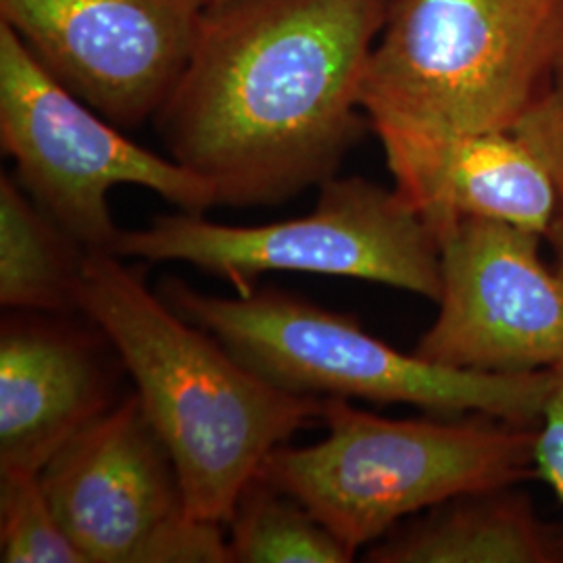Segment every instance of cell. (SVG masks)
<instances>
[{
	"instance_id": "cell-1",
	"label": "cell",
	"mask_w": 563,
	"mask_h": 563,
	"mask_svg": "<svg viewBox=\"0 0 563 563\" xmlns=\"http://www.w3.org/2000/svg\"><path fill=\"white\" fill-rule=\"evenodd\" d=\"M390 0H207L155 115L218 205H278L332 180L362 136L367 60ZM363 111V109H362Z\"/></svg>"
},
{
	"instance_id": "cell-2",
	"label": "cell",
	"mask_w": 563,
	"mask_h": 563,
	"mask_svg": "<svg viewBox=\"0 0 563 563\" xmlns=\"http://www.w3.org/2000/svg\"><path fill=\"white\" fill-rule=\"evenodd\" d=\"M80 313L132 376L178 467L188 511L199 520L228 526L265 457L322 420L325 399L263 378L109 251L86 253Z\"/></svg>"
},
{
	"instance_id": "cell-3",
	"label": "cell",
	"mask_w": 563,
	"mask_h": 563,
	"mask_svg": "<svg viewBox=\"0 0 563 563\" xmlns=\"http://www.w3.org/2000/svg\"><path fill=\"white\" fill-rule=\"evenodd\" d=\"M325 439L280 444L257 476L307 505L357 555L407 516L455 497L537 476L539 426L476 416L472 420H390L323 402Z\"/></svg>"
},
{
	"instance_id": "cell-4",
	"label": "cell",
	"mask_w": 563,
	"mask_h": 563,
	"mask_svg": "<svg viewBox=\"0 0 563 563\" xmlns=\"http://www.w3.org/2000/svg\"><path fill=\"white\" fill-rule=\"evenodd\" d=\"M163 301L241 362L295 395L407 402L437 413H481L539 426L553 372L481 374L402 353L349 316L280 290L216 297L163 282Z\"/></svg>"
},
{
	"instance_id": "cell-5",
	"label": "cell",
	"mask_w": 563,
	"mask_h": 563,
	"mask_svg": "<svg viewBox=\"0 0 563 563\" xmlns=\"http://www.w3.org/2000/svg\"><path fill=\"white\" fill-rule=\"evenodd\" d=\"M563 53V0H390L367 60L369 125L514 132Z\"/></svg>"
},
{
	"instance_id": "cell-6",
	"label": "cell",
	"mask_w": 563,
	"mask_h": 563,
	"mask_svg": "<svg viewBox=\"0 0 563 563\" xmlns=\"http://www.w3.org/2000/svg\"><path fill=\"white\" fill-rule=\"evenodd\" d=\"M113 255L180 262L251 295L269 272L376 282L430 301L441 297L439 242L422 216L393 188L360 176L320 186L309 216L263 225H223L205 216H162L121 230Z\"/></svg>"
},
{
	"instance_id": "cell-7",
	"label": "cell",
	"mask_w": 563,
	"mask_h": 563,
	"mask_svg": "<svg viewBox=\"0 0 563 563\" xmlns=\"http://www.w3.org/2000/svg\"><path fill=\"white\" fill-rule=\"evenodd\" d=\"M0 142L21 188L86 251L113 253L120 228L109 192L132 184L184 213L216 207L207 181L174 159L125 139L63 86L0 21Z\"/></svg>"
},
{
	"instance_id": "cell-8",
	"label": "cell",
	"mask_w": 563,
	"mask_h": 563,
	"mask_svg": "<svg viewBox=\"0 0 563 563\" xmlns=\"http://www.w3.org/2000/svg\"><path fill=\"white\" fill-rule=\"evenodd\" d=\"M41 484L88 563H232L225 526L188 511L178 467L136 393L63 444Z\"/></svg>"
},
{
	"instance_id": "cell-9",
	"label": "cell",
	"mask_w": 563,
	"mask_h": 563,
	"mask_svg": "<svg viewBox=\"0 0 563 563\" xmlns=\"http://www.w3.org/2000/svg\"><path fill=\"white\" fill-rule=\"evenodd\" d=\"M439 316L416 353L481 372L530 374L563 360V276L541 257V234L460 218L434 232Z\"/></svg>"
},
{
	"instance_id": "cell-10",
	"label": "cell",
	"mask_w": 563,
	"mask_h": 563,
	"mask_svg": "<svg viewBox=\"0 0 563 563\" xmlns=\"http://www.w3.org/2000/svg\"><path fill=\"white\" fill-rule=\"evenodd\" d=\"M207 0H0L42 65L118 128L155 118L180 80Z\"/></svg>"
},
{
	"instance_id": "cell-11",
	"label": "cell",
	"mask_w": 563,
	"mask_h": 563,
	"mask_svg": "<svg viewBox=\"0 0 563 563\" xmlns=\"http://www.w3.org/2000/svg\"><path fill=\"white\" fill-rule=\"evenodd\" d=\"M372 128L383 142L395 190L432 232L460 218H481L547 239L558 207L555 186L516 132Z\"/></svg>"
},
{
	"instance_id": "cell-12",
	"label": "cell",
	"mask_w": 563,
	"mask_h": 563,
	"mask_svg": "<svg viewBox=\"0 0 563 563\" xmlns=\"http://www.w3.org/2000/svg\"><path fill=\"white\" fill-rule=\"evenodd\" d=\"M111 401V376L74 328L9 318L0 332V472L42 467Z\"/></svg>"
},
{
	"instance_id": "cell-13",
	"label": "cell",
	"mask_w": 563,
	"mask_h": 563,
	"mask_svg": "<svg viewBox=\"0 0 563 563\" xmlns=\"http://www.w3.org/2000/svg\"><path fill=\"white\" fill-rule=\"evenodd\" d=\"M514 486L470 493L393 528L374 563H563V530L544 523Z\"/></svg>"
},
{
	"instance_id": "cell-14",
	"label": "cell",
	"mask_w": 563,
	"mask_h": 563,
	"mask_svg": "<svg viewBox=\"0 0 563 563\" xmlns=\"http://www.w3.org/2000/svg\"><path fill=\"white\" fill-rule=\"evenodd\" d=\"M86 249L7 174L0 178V305L30 313L80 311Z\"/></svg>"
},
{
	"instance_id": "cell-15",
	"label": "cell",
	"mask_w": 563,
	"mask_h": 563,
	"mask_svg": "<svg viewBox=\"0 0 563 563\" xmlns=\"http://www.w3.org/2000/svg\"><path fill=\"white\" fill-rule=\"evenodd\" d=\"M232 563H349L341 543L297 497L255 476L228 522Z\"/></svg>"
},
{
	"instance_id": "cell-16",
	"label": "cell",
	"mask_w": 563,
	"mask_h": 563,
	"mask_svg": "<svg viewBox=\"0 0 563 563\" xmlns=\"http://www.w3.org/2000/svg\"><path fill=\"white\" fill-rule=\"evenodd\" d=\"M0 562L88 563L48 504L41 474L0 472Z\"/></svg>"
},
{
	"instance_id": "cell-17",
	"label": "cell",
	"mask_w": 563,
	"mask_h": 563,
	"mask_svg": "<svg viewBox=\"0 0 563 563\" xmlns=\"http://www.w3.org/2000/svg\"><path fill=\"white\" fill-rule=\"evenodd\" d=\"M514 132L541 159L555 186L558 207L547 239L555 255V269L563 276V53L543 92Z\"/></svg>"
},
{
	"instance_id": "cell-18",
	"label": "cell",
	"mask_w": 563,
	"mask_h": 563,
	"mask_svg": "<svg viewBox=\"0 0 563 563\" xmlns=\"http://www.w3.org/2000/svg\"><path fill=\"white\" fill-rule=\"evenodd\" d=\"M553 386L537 434V476L551 486L563 504V360L551 367Z\"/></svg>"
}]
</instances>
